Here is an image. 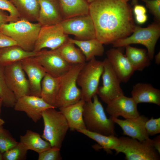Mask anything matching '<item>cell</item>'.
I'll return each instance as SVG.
<instances>
[{"label": "cell", "instance_id": "1", "mask_svg": "<svg viewBox=\"0 0 160 160\" xmlns=\"http://www.w3.org/2000/svg\"><path fill=\"white\" fill-rule=\"evenodd\" d=\"M89 14L96 38L103 44L129 36L135 26L132 8L122 0H95L89 4Z\"/></svg>", "mask_w": 160, "mask_h": 160}, {"label": "cell", "instance_id": "2", "mask_svg": "<svg viewBox=\"0 0 160 160\" xmlns=\"http://www.w3.org/2000/svg\"><path fill=\"white\" fill-rule=\"evenodd\" d=\"M92 100L85 102L84 106L83 117L86 129L105 135H116L115 123L111 118H107L98 95H95Z\"/></svg>", "mask_w": 160, "mask_h": 160}, {"label": "cell", "instance_id": "3", "mask_svg": "<svg viewBox=\"0 0 160 160\" xmlns=\"http://www.w3.org/2000/svg\"><path fill=\"white\" fill-rule=\"evenodd\" d=\"M41 25L39 23L20 19L3 25L0 28L24 50L33 51Z\"/></svg>", "mask_w": 160, "mask_h": 160}, {"label": "cell", "instance_id": "4", "mask_svg": "<svg viewBox=\"0 0 160 160\" xmlns=\"http://www.w3.org/2000/svg\"><path fill=\"white\" fill-rule=\"evenodd\" d=\"M56 108H49L42 112L44 128L41 136L50 143L51 147L61 149L69 128L63 114Z\"/></svg>", "mask_w": 160, "mask_h": 160}, {"label": "cell", "instance_id": "5", "mask_svg": "<svg viewBox=\"0 0 160 160\" xmlns=\"http://www.w3.org/2000/svg\"><path fill=\"white\" fill-rule=\"evenodd\" d=\"M103 61L95 57L86 62L77 76V83L81 88V99L85 102L92 100L97 93L103 69Z\"/></svg>", "mask_w": 160, "mask_h": 160}, {"label": "cell", "instance_id": "6", "mask_svg": "<svg viewBox=\"0 0 160 160\" xmlns=\"http://www.w3.org/2000/svg\"><path fill=\"white\" fill-rule=\"evenodd\" d=\"M119 138V145L113 150L117 154L122 153L127 160H159V154L153 145V140L140 141L125 137Z\"/></svg>", "mask_w": 160, "mask_h": 160}, {"label": "cell", "instance_id": "7", "mask_svg": "<svg viewBox=\"0 0 160 160\" xmlns=\"http://www.w3.org/2000/svg\"><path fill=\"white\" fill-rule=\"evenodd\" d=\"M84 63L72 65L68 71L60 77V86L55 107L60 108L75 103L81 99V92L77 79Z\"/></svg>", "mask_w": 160, "mask_h": 160}, {"label": "cell", "instance_id": "8", "mask_svg": "<svg viewBox=\"0 0 160 160\" xmlns=\"http://www.w3.org/2000/svg\"><path fill=\"white\" fill-rule=\"evenodd\" d=\"M160 36V23L157 22L146 28L135 26L132 35L118 40L112 44L114 48L125 47L132 44L143 45L147 48L148 56L151 60L153 58L155 46Z\"/></svg>", "mask_w": 160, "mask_h": 160}, {"label": "cell", "instance_id": "9", "mask_svg": "<svg viewBox=\"0 0 160 160\" xmlns=\"http://www.w3.org/2000/svg\"><path fill=\"white\" fill-rule=\"evenodd\" d=\"M103 61V69L101 76L103 84L99 87L97 94L107 105L124 94L120 85L121 82L107 58Z\"/></svg>", "mask_w": 160, "mask_h": 160}, {"label": "cell", "instance_id": "10", "mask_svg": "<svg viewBox=\"0 0 160 160\" xmlns=\"http://www.w3.org/2000/svg\"><path fill=\"white\" fill-rule=\"evenodd\" d=\"M69 38L68 35L64 32L60 23L41 26L33 51L38 52L46 48L57 49Z\"/></svg>", "mask_w": 160, "mask_h": 160}, {"label": "cell", "instance_id": "11", "mask_svg": "<svg viewBox=\"0 0 160 160\" xmlns=\"http://www.w3.org/2000/svg\"><path fill=\"white\" fill-rule=\"evenodd\" d=\"M4 73L6 84L17 100L30 95L28 81L20 61L4 66Z\"/></svg>", "mask_w": 160, "mask_h": 160}, {"label": "cell", "instance_id": "12", "mask_svg": "<svg viewBox=\"0 0 160 160\" xmlns=\"http://www.w3.org/2000/svg\"><path fill=\"white\" fill-rule=\"evenodd\" d=\"M60 24L64 32L74 35V39L86 40L96 38L94 24L89 14L64 19Z\"/></svg>", "mask_w": 160, "mask_h": 160}, {"label": "cell", "instance_id": "13", "mask_svg": "<svg viewBox=\"0 0 160 160\" xmlns=\"http://www.w3.org/2000/svg\"><path fill=\"white\" fill-rule=\"evenodd\" d=\"M33 57L44 68L47 73L55 77H60L63 75L72 65L64 60L57 49H43Z\"/></svg>", "mask_w": 160, "mask_h": 160}, {"label": "cell", "instance_id": "14", "mask_svg": "<svg viewBox=\"0 0 160 160\" xmlns=\"http://www.w3.org/2000/svg\"><path fill=\"white\" fill-rule=\"evenodd\" d=\"M51 108H55L46 102L41 97L31 95H25L19 98L14 106L15 111L25 112L35 123L42 118V113L44 110Z\"/></svg>", "mask_w": 160, "mask_h": 160}, {"label": "cell", "instance_id": "15", "mask_svg": "<svg viewBox=\"0 0 160 160\" xmlns=\"http://www.w3.org/2000/svg\"><path fill=\"white\" fill-rule=\"evenodd\" d=\"M137 105L132 97L123 95L107 104L105 110L111 118L121 116L125 119H132L140 115Z\"/></svg>", "mask_w": 160, "mask_h": 160}, {"label": "cell", "instance_id": "16", "mask_svg": "<svg viewBox=\"0 0 160 160\" xmlns=\"http://www.w3.org/2000/svg\"><path fill=\"white\" fill-rule=\"evenodd\" d=\"M106 55L107 59L121 82H127L135 71L120 47L109 49Z\"/></svg>", "mask_w": 160, "mask_h": 160}, {"label": "cell", "instance_id": "17", "mask_svg": "<svg viewBox=\"0 0 160 160\" xmlns=\"http://www.w3.org/2000/svg\"><path fill=\"white\" fill-rule=\"evenodd\" d=\"M33 57L20 61L28 77L30 95L40 97L41 81L47 73L44 68Z\"/></svg>", "mask_w": 160, "mask_h": 160}, {"label": "cell", "instance_id": "18", "mask_svg": "<svg viewBox=\"0 0 160 160\" xmlns=\"http://www.w3.org/2000/svg\"><path fill=\"white\" fill-rule=\"evenodd\" d=\"M111 118L121 128L123 135L140 141L150 138L145 128V123L149 119L148 117L140 115L135 118L123 120L117 118Z\"/></svg>", "mask_w": 160, "mask_h": 160}, {"label": "cell", "instance_id": "19", "mask_svg": "<svg viewBox=\"0 0 160 160\" xmlns=\"http://www.w3.org/2000/svg\"><path fill=\"white\" fill-rule=\"evenodd\" d=\"M37 22L41 26L60 23L64 20L58 0H39Z\"/></svg>", "mask_w": 160, "mask_h": 160}, {"label": "cell", "instance_id": "20", "mask_svg": "<svg viewBox=\"0 0 160 160\" xmlns=\"http://www.w3.org/2000/svg\"><path fill=\"white\" fill-rule=\"evenodd\" d=\"M85 103L81 99L75 103L59 108L65 117L71 130L78 132L86 129L83 117Z\"/></svg>", "mask_w": 160, "mask_h": 160}, {"label": "cell", "instance_id": "21", "mask_svg": "<svg viewBox=\"0 0 160 160\" xmlns=\"http://www.w3.org/2000/svg\"><path fill=\"white\" fill-rule=\"evenodd\" d=\"M131 94V97L137 104L150 103L160 106V90L150 84H136L133 86Z\"/></svg>", "mask_w": 160, "mask_h": 160}, {"label": "cell", "instance_id": "22", "mask_svg": "<svg viewBox=\"0 0 160 160\" xmlns=\"http://www.w3.org/2000/svg\"><path fill=\"white\" fill-rule=\"evenodd\" d=\"M39 52L26 51L17 45L1 48L0 64L5 66L35 56Z\"/></svg>", "mask_w": 160, "mask_h": 160}, {"label": "cell", "instance_id": "23", "mask_svg": "<svg viewBox=\"0 0 160 160\" xmlns=\"http://www.w3.org/2000/svg\"><path fill=\"white\" fill-rule=\"evenodd\" d=\"M60 82V77H54L47 73L41 83L40 97L48 104L55 108L56 99L59 90Z\"/></svg>", "mask_w": 160, "mask_h": 160}, {"label": "cell", "instance_id": "24", "mask_svg": "<svg viewBox=\"0 0 160 160\" xmlns=\"http://www.w3.org/2000/svg\"><path fill=\"white\" fill-rule=\"evenodd\" d=\"M17 10L20 19L37 22L40 10L39 0H9Z\"/></svg>", "mask_w": 160, "mask_h": 160}, {"label": "cell", "instance_id": "25", "mask_svg": "<svg viewBox=\"0 0 160 160\" xmlns=\"http://www.w3.org/2000/svg\"><path fill=\"white\" fill-rule=\"evenodd\" d=\"M64 19L89 14V4L86 0H58Z\"/></svg>", "mask_w": 160, "mask_h": 160}, {"label": "cell", "instance_id": "26", "mask_svg": "<svg viewBox=\"0 0 160 160\" xmlns=\"http://www.w3.org/2000/svg\"><path fill=\"white\" fill-rule=\"evenodd\" d=\"M125 47V55L135 71H142L150 65L151 60L146 50L132 47L130 45Z\"/></svg>", "mask_w": 160, "mask_h": 160}, {"label": "cell", "instance_id": "27", "mask_svg": "<svg viewBox=\"0 0 160 160\" xmlns=\"http://www.w3.org/2000/svg\"><path fill=\"white\" fill-rule=\"evenodd\" d=\"M20 142L28 150L39 154L51 147L50 143L42 138L39 134L28 130L25 135L20 136Z\"/></svg>", "mask_w": 160, "mask_h": 160}, {"label": "cell", "instance_id": "28", "mask_svg": "<svg viewBox=\"0 0 160 160\" xmlns=\"http://www.w3.org/2000/svg\"><path fill=\"white\" fill-rule=\"evenodd\" d=\"M69 39L80 49L87 62L95 56H101L103 54V44L96 38L86 40H79L71 38Z\"/></svg>", "mask_w": 160, "mask_h": 160}, {"label": "cell", "instance_id": "29", "mask_svg": "<svg viewBox=\"0 0 160 160\" xmlns=\"http://www.w3.org/2000/svg\"><path fill=\"white\" fill-rule=\"evenodd\" d=\"M69 39L57 49L59 54L68 63L71 65L85 63V56L79 48Z\"/></svg>", "mask_w": 160, "mask_h": 160}, {"label": "cell", "instance_id": "30", "mask_svg": "<svg viewBox=\"0 0 160 160\" xmlns=\"http://www.w3.org/2000/svg\"><path fill=\"white\" fill-rule=\"evenodd\" d=\"M78 132L95 141L107 153H111L112 150L120 144L119 138L115 135H105L91 132L86 129L80 130Z\"/></svg>", "mask_w": 160, "mask_h": 160}, {"label": "cell", "instance_id": "31", "mask_svg": "<svg viewBox=\"0 0 160 160\" xmlns=\"http://www.w3.org/2000/svg\"><path fill=\"white\" fill-rule=\"evenodd\" d=\"M4 66L0 64V97L3 105L7 108H13L17 101L13 93L8 87L4 78Z\"/></svg>", "mask_w": 160, "mask_h": 160}, {"label": "cell", "instance_id": "32", "mask_svg": "<svg viewBox=\"0 0 160 160\" xmlns=\"http://www.w3.org/2000/svg\"><path fill=\"white\" fill-rule=\"evenodd\" d=\"M28 150L20 142L2 153L4 160H23L26 159Z\"/></svg>", "mask_w": 160, "mask_h": 160}, {"label": "cell", "instance_id": "33", "mask_svg": "<svg viewBox=\"0 0 160 160\" xmlns=\"http://www.w3.org/2000/svg\"><path fill=\"white\" fill-rule=\"evenodd\" d=\"M18 142L9 131L0 126V152L2 154L16 145Z\"/></svg>", "mask_w": 160, "mask_h": 160}, {"label": "cell", "instance_id": "34", "mask_svg": "<svg viewBox=\"0 0 160 160\" xmlns=\"http://www.w3.org/2000/svg\"><path fill=\"white\" fill-rule=\"evenodd\" d=\"M0 9L8 12L11 20L10 22L20 19L17 10L10 0H0Z\"/></svg>", "mask_w": 160, "mask_h": 160}, {"label": "cell", "instance_id": "35", "mask_svg": "<svg viewBox=\"0 0 160 160\" xmlns=\"http://www.w3.org/2000/svg\"><path fill=\"white\" fill-rule=\"evenodd\" d=\"M60 148L51 147L50 148L38 154V160H60L62 157L60 153Z\"/></svg>", "mask_w": 160, "mask_h": 160}, {"label": "cell", "instance_id": "36", "mask_svg": "<svg viewBox=\"0 0 160 160\" xmlns=\"http://www.w3.org/2000/svg\"><path fill=\"white\" fill-rule=\"evenodd\" d=\"M146 131L149 136H152L160 133V118L154 119L151 117L145 124Z\"/></svg>", "mask_w": 160, "mask_h": 160}, {"label": "cell", "instance_id": "37", "mask_svg": "<svg viewBox=\"0 0 160 160\" xmlns=\"http://www.w3.org/2000/svg\"><path fill=\"white\" fill-rule=\"evenodd\" d=\"M154 16L157 22L160 20V0H142Z\"/></svg>", "mask_w": 160, "mask_h": 160}, {"label": "cell", "instance_id": "38", "mask_svg": "<svg viewBox=\"0 0 160 160\" xmlns=\"http://www.w3.org/2000/svg\"><path fill=\"white\" fill-rule=\"evenodd\" d=\"M16 45H17V43L12 38L3 33L0 29V48Z\"/></svg>", "mask_w": 160, "mask_h": 160}, {"label": "cell", "instance_id": "39", "mask_svg": "<svg viewBox=\"0 0 160 160\" xmlns=\"http://www.w3.org/2000/svg\"><path fill=\"white\" fill-rule=\"evenodd\" d=\"M10 22L9 14L0 9V28L3 25Z\"/></svg>", "mask_w": 160, "mask_h": 160}, {"label": "cell", "instance_id": "40", "mask_svg": "<svg viewBox=\"0 0 160 160\" xmlns=\"http://www.w3.org/2000/svg\"><path fill=\"white\" fill-rule=\"evenodd\" d=\"M134 6L133 11L135 16L146 14V9L143 6L138 4Z\"/></svg>", "mask_w": 160, "mask_h": 160}, {"label": "cell", "instance_id": "41", "mask_svg": "<svg viewBox=\"0 0 160 160\" xmlns=\"http://www.w3.org/2000/svg\"><path fill=\"white\" fill-rule=\"evenodd\" d=\"M148 17L146 14L135 16V20L136 22L142 24L145 23L147 20Z\"/></svg>", "mask_w": 160, "mask_h": 160}, {"label": "cell", "instance_id": "42", "mask_svg": "<svg viewBox=\"0 0 160 160\" xmlns=\"http://www.w3.org/2000/svg\"><path fill=\"white\" fill-rule=\"evenodd\" d=\"M153 141V145L158 153H160V135L156 137Z\"/></svg>", "mask_w": 160, "mask_h": 160}, {"label": "cell", "instance_id": "43", "mask_svg": "<svg viewBox=\"0 0 160 160\" xmlns=\"http://www.w3.org/2000/svg\"><path fill=\"white\" fill-rule=\"evenodd\" d=\"M155 63L157 65L160 63V52L155 56Z\"/></svg>", "mask_w": 160, "mask_h": 160}, {"label": "cell", "instance_id": "44", "mask_svg": "<svg viewBox=\"0 0 160 160\" xmlns=\"http://www.w3.org/2000/svg\"><path fill=\"white\" fill-rule=\"evenodd\" d=\"M124 1L127 2L129 0H122ZM132 0V4L134 5L137 4L138 3V0Z\"/></svg>", "mask_w": 160, "mask_h": 160}, {"label": "cell", "instance_id": "45", "mask_svg": "<svg viewBox=\"0 0 160 160\" xmlns=\"http://www.w3.org/2000/svg\"><path fill=\"white\" fill-rule=\"evenodd\" d=\"M2 105H3L2 100L1 98L0 97V115L1 111V107Z\"/></svg>", "mask_w": 160, "mask_h": 160}, {"label": "cell", "instance_id": "46", "mask_svg": "<svg viewBox=\"0 0 160 160\" xmlns=\"http://www.w3.org/2000/svg\"><path fill=\"white\" fill-rule=\"evenodd\" d=\"M4 123V121L0 118V126L3 125Z\"/></svg>", "mask_w": 160, "mask_h": 160}, {"label": "cell", "instance_id": "47", "mask_svg": "<svg viewBox=\"0 0 160 160\" xmlns=\"http://www.w3.org/2000/svg\"><path fill=\"white\" fill-rule=\"evenodd\" d=\"M89 4L95 1V0H86Z\"/></svg>", "mask_w": 160, "mask_h": 160}, {"label": "cell", "instance_id": "48", "mask_svg": "<svg viewBox=\"0 0 160 160\" xmlns=\"http://www.w3.org/2000/svg\"><path fill=\"white\" fill-rule=\"evenodd\" d=\"M2 154L0 152V160H2Z\"/></svg>", "mask_w": 160, "mask_h": 160}, {"label": "cell", "instance_id": "49", "mask_svg": "<svg viewBox=\"0 0 160 160\" xmlns=\"http://www.w3.org/2000/svg\"><path fill=\"white\" fill-rule=\"evenodd\" d=\"M0 49H1V48H0Z\"/></svg>", "mask_w": 160, "mask_h": 160}]
</instances>
